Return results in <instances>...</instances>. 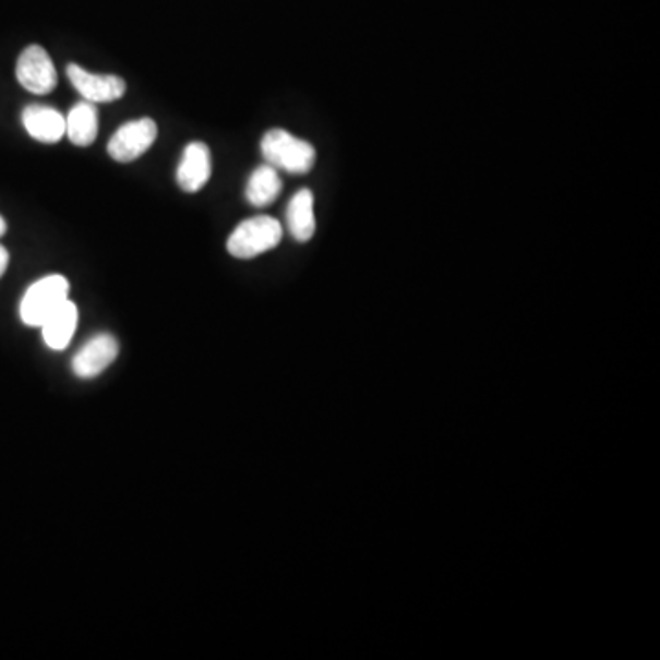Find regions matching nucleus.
I'll list each match as a JSON object with an SVG mask.
<instances>
[{"mask_svg": "<svg viewBox=\"0 0 660 660\" xmlns=\"http://www.w3.org/2000/svg\"><path fill=\"white\" fill-rule=\"evenodd\" d=\"M261 155L268 166L290 175H307L316 164V149L285 129H272L261 140Z\"/></svg>", "mask_w": 660, "mask_h": 660, "instance_id": "nucleus-1", "label": "nucleus"}, {"mask_svg": "<svg viewBox=\"0 0 660 660\" xmlns=\"http://www.w3.org/2000/svg\"><path fill=\"white\" fill-rule=\"evenodd\" d=\"M281 239V223L268 215H257L242 220L241 225L237 226L226 242V248L236 259H253L274 250Z\"/></svg>", "mask_w": 660, "mask_h": 660, "instance_id": "nucleus-2", "label": "nucleus"}, {"mask_svg": "<svg viewBox=\"0 0 660 660\" xmlns=\"http://www.w3.org/2000/svg\"><path fill=\"white\" fill-rule=\"evenodd\" d=\"M70 283L64 276L43 277L26 290L19 307L24 325L40 327L69 299Z\"/></svg>", "mask_w": 660, "mask_h": 660, "instance_id": "nucleus-3", "label": "nucleus"}, {"mask_svg": "<svg viewBox=\"0 0 660 660\" xmlns=\"http://www.w3.org/2000/svg\"><path fill=\"white\" fill-rule=\"evenodd\" d=\"M158 136V125L151 118L127 121L112 134L107 151L110 158L120 164L139 160L153 147Z\"/></svg>", "mask_w": 660, "mask_h": 660, "instance_id": "nucleus-4", "label": "nucleus"}, {"mask_svg": "<svg viewBox=\"0 0 660 660\" xmlns=\"http://www.w3.org/2000/svg\"><path fill=\"white\" fill-rule=\"evenodd\" d=\"M17 81L28 93L45 96L58 86V70L52 58L39 45H29L19 56L15 67Z\"/></svg>", "mask_w": 660, "mask_h": 660, "instance_id": "nucleus-5", "label": "nucleus"}, {"mask_svg": "<svg viewBox=\"0 0 660 660\" xmlns=\"http://www.w3.org/2000/svg\"><path fill=\"white\" fill-rule=\"evenodd\" d=\"M67 75L75 91L91 104H112L116 99L125 96V81L118 75L93 74L75 63L67 67Z\"/></svg>", "mask_w": 660, "mask_h": 660, "instance_id": "nucleus-6", "label": "nucleus"}, {"mask_svg": "<svg viewBox=\"0 0 660 660\" xmlns=\"http://www.w3.org/2000/svg\"><path fill=\"white\" fill-rule=\"evenodd\" d=\"M120 352V344L112 334L104 333L88 339L72 360V369L77 379H96L115 363Z\"/></svg>", "mask_w": 660, "mask_h": 660, "instance_id": "nucleus-7", "label": "nucleus"}, {"mask_svg": "<svg viewBox=\"0 0 660 660\" xmlns=\"http://www.w3.org/2000/svg\"><path fill=\"white\" fill-rule=\"evenodd\" d=\"M212 179V153L202 142L185 145L177 169V184L185 193H199Z\"/></svg>", "mask_w": 660, "mask_h": 660, "instance_id": "nucleus-8", "label": "nucleus"}, {"mask_svg": "<svg viewBox=\"0 0 660 660\" xmlns=\"http://www.w3.org/2000/svg\"><path fill=\"white\" fill-rule=\"evenodd\" d=\"M23 125L40 144H58L64 136L63 115L47 105H28L23 110Z\"/></svg>", "mask_w": 660, "mask_h": 660, "instance_id": "nucleus-9", "label": "nucleus"}, {"mask_svg": "<svg viewBox=\"0 0 660 660\" xmlns=\"http://www.w3.org/2000/svg\"><path fill=\"white\" fill-rule=\"evenodd\" d=\"M99 116L98 107L91 101H80L70 109L69 116L64 118V136L77 145L88 147L98 139Z\"/></svg>", "mask_w": 660, "mask_h": 660, "instance_id": "nucleus-10", "label": "nucleus"}, {"mask_svg": "<svg viewBox=\"0 0 660 660\" xmlns=\"http://www.w3.org/2000/svg\"><path fill=\"white\" fill-rule=\"evenodd\" d=\"M77 322H80L77 307L67 299L58 311L53 312L52 316L48 317L47 322L39 327L43 331L45 344L52 350L67 349L74 338Z\"/></svg>", "mask_w": 660, "mask_h": 660, "instance_id": "nucleus-11", "label": "nucleus"}, {"mask_svg": "<svg viewBox=\"0 0 660 660\" xmlns=\"http://www.w3.org/2000/svg\"><path fill=\"white\" fill-rule=\"evenodd\" d=\"M287 228L298 242L311 241L316 233L314 195L311 190H299L288 202Z\"/></svg>", "mask_w": 660, "mask_h": 660, "instance_id": "nucleus-12", "label": "nucleus"}, {"mask_svg": "<svg viewBox=\"0 0 660 660\" xmlns=\"http://www.w3.org/2000/svg\"><path fill=\"white\" fill-rule=\"evenodd\" d=\"M283 190L281 177L276 167L259 166L250 175L247 184V201L255 207L271 206Z\"/></svg>", "mask_w": 660, "mask_h": 660, "instance_id": "nucleus-13", "label": "nucleus"}, {"mask_svg": "<svg viewBox=\"0 0 660 660\" xmlns=\"http://www.w3.org/2000/svg\"><path fill=\"white\" fill-rule=\"evenodd\" d=\"M8 263H10V253H8L7 248L0 247V277L4 276Z\"/></svg>", "mask_w": 660, "mask_h": 660, "instance_id": "nucleus-14", "label": "nucleus"}, {"mask_svg": "<svg viewBox=\"0 0 660 660\" xmlns=\"http://www.w3.org/2000/svg\"><path fill=\"white\" fill-rule=\"evenodd\" d=\"M4 233H7V220L0 217V237L4 236Z\"/></svg>", "mask_w": 660, "mask_h": 660, "instance_id": "nucleus-15", "label": "nucleus"}]
</instances>
